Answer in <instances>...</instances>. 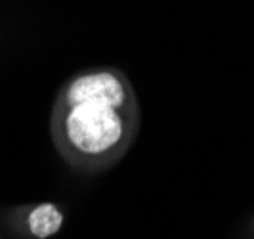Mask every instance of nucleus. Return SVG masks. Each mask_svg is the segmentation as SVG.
Returning a JSON list of instances; mask_svg holds the SVG:
<instances>
[{
    "instance_id": "obj_1",
    "label": "nucleus",
    "mask_w": 254,
    "mask_h": 239,
    "mask_svg": "<svg viewBox=\"0 0 254 239\" xmlns=\"http://www.w3.org/2000/svg\"><path fill=\"white\" fill-rule=\"evenodd\" d=\"M136 90L115 67L73 75L60 88L50 115L56 151L78 172H102L117 164L140 132Z\"/></svg>"
},
{
    "instance_id": "obj_2",
    "label": "nucleus",
    "mask_w": 254,
    "mask_h": 239,
    "mask_svg": "<svg viewBox=\"0 0 254 239\" xmlns=\"http://www.w3.org/2000/svg\"><path fill=\"white\" fill-rule=\"evenodd\" d=\"M27 224H29V232L33 234V238L48 239L62 230L64 213L54 203H40L29 213Z\"/></svg>"
}]
</instances>
